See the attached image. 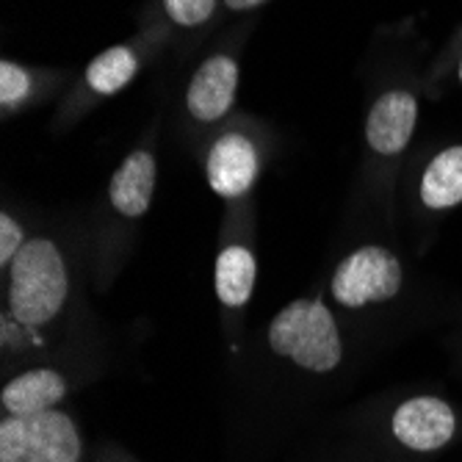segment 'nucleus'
<instances>
[{"mask_svg":"<svg viewBox=\"0 0 462 462\" xmlns=\"http://www.w3.org/2000/svg\"><path fill=\"white\" fill-rule=\"evenodd\" d=\"M208 183L219 197H241L258 175V152L246 136L227 134L208 152Z\"/></svg>","mask_w":462,"mask_h":462,"instance_id":"obj_6","label":"nucleus"},{"mask_svg":"<svg viewBox=\"0 0 462 462\" xmlns=\"http://www.w3.org/2000/svg\"><path fill=\"white\" fill-rule=\"evenodd\" d=\"M236 87H238V64L227 56L208 59L189 83V95H186L189 111L202 122H214L225 116L227 108L233 106Z\"/></svg>","mask_w":462,"mask_h":462,"instance_id":"obj_8","label":"nucleus"},{"mask_svg":"<svg viewBox=\"0 0 462 462\" xmlns=\"http://www.w3.org/2000/svg\"><path fill=\"white\" fill-rule=\"evenodd\" d=\"M418 119V103L410 92H388L374 103L365 122V139L380 155H396L407 147Z\"/></svg>","mask_w":462,"mask_h":462,"instance_id":"obj_7","label":"nucleus"},{"mask_svg":"<svg viewBox=\"0 0 462 462\" xmlns=\"http://www.w3.org/2000/svg\"><path fill=\"white\" fill-rule=\"evenodd\" d=\"M23 246H25L23 244V227L9 214H4L0 217V263L12 266V261L17 258V252Z\"/></svg>","mask_w":462,"mask_h":462,"instance_id":"obj_16","label":"nucleus"},{"mask_svg":"<svg viewBox=\"0 0 462 462\" xmlns=\"http://www.w3.org/2000/svg\"><path fill=\"white\" fill-rule=\"evenodd\" d=\"M255 288V258L244 246H227L217 261V293L227 308L246 305Z\"/></svg>","mask_w":462,"mask_h":462,"instance_id":"obj_12","label":"nucleus"},{"mask_svg":"<svg viewBox=\"0 0 462 462\" xmlns=\"http://www.w3.org/2000/svg\"><path fill=\"white\" fill-rule=\"evenodd\" d=\"M136 56L131 48H111L103 51L87 69V83L97 95H114L122 87H128L131 78L136 75Z\"/></svg>","mask_w":462,"mask_h":462,"instance_id":"obj_13","label":"nucleus"},{"mask_svg":"<svg viewBox=\"0 0 462 462\" xmlns=\"http://www.w3.org/2000/svg\"><path fill=\"white\" fill-rule=\"evenodd\" d=\"M459 80H462V61H459Z\"/></svg>","mask_w":462,"mask_h":462,"instance_id":"obj_18","label":"nucleus"},{"mask_svg":"<svg viewBox=\"0 0 462 462\" xmlns=\"http://www.w3.org/2000/svg\"><path fill=\"white\" fill-rule=\"evenodd\" d=\"M225 4H227L233 12H246V9H252V6L266 4V0H225Z\"/></svg>","mask_w":462,"mask_h":462,"instance_id":"obj_17","label":"nucleus"},{"mask_svg":"<svg viewBox=\"0 0 462 462\" xmlns=\"http://www.w3.org/2000/svg\"><path fill=\"white\" fill-rule=\"evenodd\" d=\"M454 410L435 396H418L393 412V435L412 451H438L454 435Z\"/></svg>","mask_w":462,"mask_h":462,"instance_id":"obj_5","label":"nucleus"},{"mask_svg":"<svg viewBox=\"0 0 462 462\" xmlns=\"http://www.w3.org/2000/svg\"><path fill=\"white\" fill-rule=\"evenodd\" d=\"M80 438L69 415L45 410L0 424V462H78Z\"/></svg>","mask_w":462,"mask_h":462,"instance_id":"obj_3","label":"nucleus"},{"mask_svg":"<svg viewBox=\"0 0 462 462\" xmlns=\"http://www.w3.org/2000/svg\"><path fill=\"white\" fill-rule=\"evenodd\" d=\"M163 6H166V14H170L178 25L194 28L214 14L217 0H163Z\"/></svg>","mask_w":462,"mask_h":462,"instance_id":"obj_14","label":"nucleus"},{"mask_svg":"<svg viewBox=\"0 0 462 462\" xmlns=\"http://www.w3.org/2000/svg\"><path fill=\"white\" fill-rule=\"evenodd\" d=\"M155 189V158L144 150L131 152L119 163L116 175L111 178V202L122 217H142Z\"/></svg>","mask_w":462,"mask_h":462,"instance_id":"obj_9","label":"nucleus"},{"mask_svg":"<svg viewBox=\"0 0 462 462\" xmlns=\"http://www.w3.org/2000/svg\"><path fill=\"white\" fill-rule=\"evenodd\" d=\"M402 288V266L383 246H363L338 266L332 277L335 300L346 308H363L396 297Z\"/></svg>","mask_w":462,"mask_h":462,"instance_id":"obj_4","label":"nucleus"},{"mask_svg":"<svg viewBox=\"0 0 462 462\" xmlns=\"http://www.w3.org/2000/svg\"><path fill=\"white\" fill-rule=\"evenodd\" d=\"M9 305L12 316L25 327L48 324L67 300V266L53 241H28L12 261Z\"/></svg>","mask_w":462,"mask_h":462,"instance_id":"obj_1","label":"nucleus"},{"mask_svg":"<svg viewBox=\"0 0 462 462\" xmlns=\"http://www.w3.org/2000/svg\"><path fill=\"white\" fill-rule=\"evenodd\" d=\"M269 344L305 371L327 374L341 363L338 327L319 300H297L282 308L269 327Z\"/></svg>","mask_w":462,"mask_h":462,"instance_id":"obj_2","label":"nucleus"},{"mask_svg":"<svg viewBox=\"0 0 462 462\" xmlns=\"http://www.w3.org/2000/svg\"><path fill=\"white\" fill-rule=\"evenodd\" d=\"M421 199L432 211L462 202V147H448L432 158L421 180Z\"/></svg>","mask_w":462,"mask_h":462,"instance_id":"obj_11","label":"nucleus"},{"mask_svg":"<svg viewBox=\"0 0 462 462\" xmlns=\"http://www.w3.org/2000/svg\"><path fill=\"white\" fill-rule=\"evenodd\" d=\"M67 393V383L64 376L51 371V368H36V371H25L17 380H12L4 388V407L17 415V418H28L36 412H45L51 407H56Z\"/></svg>","mask_w":462,"mask_h":462,"instance_id":"obj_10","label":"nucleus"},{"mask_svg":"<svg viewBox=\"0 0 462 462\" xmlns=\"http://www.w3.org/2000/svg\"><path fill=\"white\" fill-rule=\"evenodd\" d=\"M28 89H31V80L23 67H17L12 61L0 64V103L14 106V103L25 100Z\"/></svg>","mask_w":462,"mask_h":462,"instance_id":"obj_15","label":"nucleus"}]
</instances>
